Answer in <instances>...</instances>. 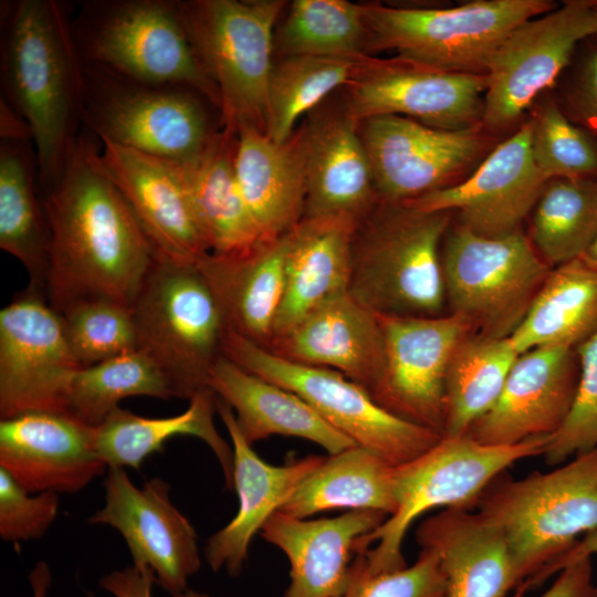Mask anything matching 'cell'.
Returning a JSON list of instances; mask_svg holds the SVG:
<instances>
[{
    "label": "cell",
    "instance_id": "cell-19",
    "mask_svg": "<svg viewBox=\"0 0 597 597\" xmlns=\"http://www.w3.org/2000/svg\"><path fill=\"white\" fill-rule=\"evenodd\" d=\"M532 121L495 146L465 179L404 201L421 211H451L459 223L484 237L520 230L547 180L531 148Z\"/></svg>",
    "mask_w": 597,
    "mask_h": 597
},
{
    "label": "cell",
    "instance_id": "cell-40",
    "mask_svg": "<svg viewBox=\"0 0 597 597\" xmlns=\"http://www.w3.org/2000/svg\"><path fill=\"white\" fill-rule=\"evenodd\" d=\"M133 396L175 398L161 371L137 349L80 368L69 388L66 411L96 427L119 407L121 400Z\"/></svg>",
    "mask_w": 597,
    "mask_h": 597
},
{
    "label": "cell",
    "instance_id": "cell-51",
    "mask_svg": "<svg viewBox=\"0 0 597 597\" xmlns=\"http://www.w3.org/2000/svg\"><path fill=\"white\" fill-rule=\"evenodd\" d=\"M50 567L44 562H39L30 573L29 580L32 589V597H45L51 586ZM90 597H95L90 594Z\"/></svg>",
    "mask_w": 597,
    "mask_h": 597
},
{
    "label": "cell",
    "instance_id": "cell-1",
    "mask_svg": "<svg viewBox=\"0 0 597 597\" xmlns=\"http://www.w3.org/2000/svg\"><path fill=\"white\" fill-rule=\"evenodd\" d=\"M97 140L81 132L61 177L42 192L50 228L44 294L57 313L94 298L133 307L155 260Z\"/></svg>",
    "mask_w": 597,
    "mask_h": 597
},
{
    "label": "cell",
    "instance_id": "cell-35",
    "mask_svg": "<svg viewBox=\"0 0 597 597\" xmlns=\"http://www.w3.org/2000/svg\"><path fill=\"white\" fill-rule=\"evenodd\" d=\"M597 331V269L583 259L553 268L525 317L509 337L519 354L575 348Z\"/></svg>",
    "mask_w": 597,
    "mask_h": 597
},
{
    "label": "cell",
    "instance_id": "cell-30",
    "mask_svg": "<svg viewBox=\"0 0 597 597\" xmlns=\"http://www.w3.org/2000/svg\"><path fill=\"white\" fill-rule=\"evenodd\" d=\"M356 224L357 220L348 216H320L303 218L291 230L272 339L347 292Z\"/></svg>",
    "mask_w": 597,
    "mask_h": 597
},
{
    "label": "cell",
    "instance_id": "cell-22",
    "mask_svg": "<svg viewBox=\"0 0 597 597\" xmlns=\"http://www.w3.org/2000/svg\"><path fill=\"white\" fill-rule=\"evenodd\" d=\"M0 468L30 493H75L107 464L94 427L65 412L30 411L0 421Z\"/></svg>",
    "mask_w": 597,
    "mask_h": 597
},
{
    "label": "cell",
    "instance_id": "cell-8",
    "mask_svg": "<svg viewBox=\"0 0 597 597\" xmlns=\"http://www.w3.org/2000/svg\"><path fill=\"white\" fill-rule=\"evenodd\" d=\"M136 349L169 383L175 398L209 388L222 355L224 322L196 263L156 258L133 304Z\"/></svg>",
    "mask_w": 597,
    "mask_h": 597
},
{
    "label": "cell",
    "instance_id": "cell-39",
    "mask_svg": "<svg viewBox=\"0 0 597 597\" xmlns=\"http://www.w3.org/2000/svg\"><path fill=\"white\" fill-rule=\"evenodd\" d=\"M532 213V244L551 266L582 258L597 239V179L554 178Z\"/></svg>",
    "mask_w": 597,
    "mask_h": 597
},
{
    "label": "cell",
    "instance_id": "cell-53",
    "mask_svg": "<svg viewBox=\"0 0 597 597\" xmlns=\"http://www.w3.org/2000/svg\"><path fill=\"white\" fill-rule=\"evenodd\" d=\"M179 597H211L210 595L208 594H205V593H199V591H196L193 589H187L181 596Z\"/></svg>",
    "mask_w": 597,
    "mask_h": 597
},
{
    "label": "cell",
    "instance_id": "cell-21",
    "mask_svg": "<svg viewBox=\"0 0 597 597\" xmlns=\"http://www.w3.org/2000/svg\"><path fill=\"white\" fill-rule=\"evenodd\" d=\"M579 370L575 348L545 346L520 354L495 404L465 434L488 444L552 437L569 413Z\"/></svg>",
    "mask_w": 597,
    "mask_h": 597
},
{
    "label": "cell",
    "instance_id": "cell-15",
    "mask_svg": "<svg viewBox=\"0 0 597 597\" xmlns=\"http://www.w3.org/2000/svg\"><path fill=\"white\" fill-rule=\"evenodd\" d=\"M379 200L404 202L460 182L485 153L491 133L481 123L441 129L395 115L359 122Z\"/></svg>",
    "mask_w": 597,
    "mask_h": 597
},
{
    "label": "cell",
    "instance_id": "cell-54",
    "mask_svg": "<svg viewBox=\"0 0 597 597\" xmlns=\"http://www.w3.org/2000/svg\"><path fill=\"white\" fill-rule=\"evenodd\" d=\"M594 597H597V584H595V588H594Z\"/></svg>",
    "mask_w": 597,
    "mask_h": 597
},
{
    "label": "cell",
    "instance_id": "cell-38",
    "mask_svg": "<svg viewBox=\"0 0 597 597\" xmlns=\"http://www.w3.org/2000/svg\"><path fill=\"white\" fill-rule=\"evenodd\" d=\"M519 355L509 337L473 332L461 341L447 370L442 437L465 434L491 409Z\"/></svg>",
    "mask_w": 597,
    "mask_h": 597
},
{
    "label": "cell",
    "instance_id": "cell-10",
    "mask_svg": "<svg viewBox=\"0 0 597 597\" xmlns=\"http://www.w3.org/2000/svg\"><path fill=\"white\" fill-rule=\"evenodd\" d=\"M83 76V126L100 142L185 164L220 132L209 101L190 87L144 83L86 63Z\"/></svg>",
    "mask_w": 597,
    "mask_h": 597
},
{
    "label": "cell",
    "instance_id": "cell-31",
    "mask_svg": "<svg viewBox=\"0 0 597 597\" xmlns=\"http://www.w3.org/2000/svg\"><path fill=\"white\" fill-rule=\"evenodd\" d=\"M208 386L232 408L241 434L252 446L271 436L306 439L328 454L356 446L300 396L244 370L224 356L214 364Z\"/></svg>",
    "mask_w": 597,
    "mask_h": 597
},
{
    "label": "cell",
    "instance_id": "cell-23",
    "mask_svg": "<svg viewBox=\"0 0 597 597\" xmlns=\"http://www.w3.org/2000/svg\"><path fill=\"white\" fill-rule=\"evenodd\" d=\"M387 517L373 510L316 520L275 512L260 533L290 562L284 597H339L349 584L354 556L367 551L363 540Z\"/></svg>",
    "mask_w": 597,
    "mask_h": 597
},
{
    "label": "cell",
    "instance_id": "cell-20",
    "mask_svg": "<svg viewBox=\"0 0 597 597\" xmlns=\"http://www.w3.org/2000/svg\"><path fill=\"white\" fill-rule=\"evenodd\" d=\"M101 160L156 258L197 263L210 253L178 163L109 142H101Z\"/></svg>",
    "mask_w": 597,
    "mask_h": 597
},
{
    "label": "cell",
    "instance_id": "cell-44",
    "mask_svg": "<svg viewBox=\"0 0 597 597\" xmlns=\"http://www.w3.org/2000/svg\"><path fill=\"white\" fill-rule=\"evenodd\" d=\"M579 379L567 418L543 453L548 465H559L597 447V331L576 347Z\"/></svg>",
    "mask_w": 597,
    "mask_h": 597
},
{
    "label": "cell",
    "instance_id": "cell-43",
    "mask_svg": "<svg viewBox=\"0 0 597 597\" xmlns=\"http://www.w3.org/2000/svg\"><path fill=\"white\" fill-rule=\"evenodd\" d=\"M531 148L534 163L548 181L554 178L597 179V139L573 123L553 100L534 111Z\"/></svg>",
    "mask_w": 597,
    "mask_h": 597
},
{
    "label": "cell",
    "instance_id": "cell-4",
    "mask_svg": "<svg viewBox=\"0 0 597 597\" xmlns=\"http://www.w3.org/2000/svg\"><path fill=\"white\" fill-rule=\"evenodd\" d=\"M475 511L502 533L526 590L584 535L597 528V447L548 472L514 480L498 476Z\"/></svg>",
    "mask_w": 597,
    "mask_h": 597
},
{
    "label": "cell",
    "instance_id": "cell-50",
    "mask_svg": "<svg viewBox=\"0 0 597 597\" xmlns=\"http://www.w3.org/2000/svg\"><path fill=\"white\" fill-rule=\"evenodd\" d=\"M597 554V528L584 535L564 556H562L547 572L546 579L557 574L570 563L582 558L593 557Z\"/></svg>",
    "mask_w": 597,
    "mask_h": 597
},
{
    "label": "cell",
    "instance_id": "cell-33",
    "mask_svg": "<svg viewBox=\"0 0 597 597\" xmlns=\"http://www.w3.org/2000/svg\"><path fill=\"white\" fill-rule=\"evenodd\" d=\"M235 144L237 132L223 125L199 157L178 163L210 253L219 255L242 252L263 241L237 182Z\"/></svg>",
    "mask_w": 597,
    "mask_h": 597
},
{
    "label": "cell",
    "instance_id": "cell-24",
    "mask_svg": "<svg viewBox=\"0 0 597 597\" xmlns=\"http://www.w3.org/2000/svg\"><path fill=\"white\" fill-rule=\"evenodd\" d=\"M216 411L226 426L233 450V488L239 498L235 516L210 536L205 558L213 572L241 573L253 536L291 498L324 457L291 459L282 465L263 461L241 434L232 408L216 396Z\"/></svg>",
    "mask_w": 597,
    "mask_h": 597
},
{
    "label": "cell",
    "instance_id": "cell-25",
    "mask_svg": "<svg viewBox=\"0 0 597 597\" xmlns=\"http://www.w3.org/2000/svg\"><path fill=\"white\" fill-rule=\"evenodd\" d=\"M305 128L304 217L348 216L357 221L379 200L359 123L343 100L313 109Z\"/></svg>",
    "mask_w": 597,
    "mask_h": 597
},
{
    "label": "cell",
    "instance_id": "cell-11",
    "mask_svg": "<svg viewBox=\"0 0 597 597\" xmlns=\"http://www.w3.org/2000/svg\"><path fill=\"white\" fill-rule=\"evenodd\" d=\"M441 264L448 313L495 338L513 334L553 269L521 229L491 238L460 223L444 235Z\"/></svg>",
    "mask_w": 597,
    "mask_h": 597
},
{
    "label": "cell",
    "instance_id": "cell-29",
    "mask_svg": "<svg viewBox=\"0 0 597 597\" xmlns=\"http://www.w3.org/2000/svg\"><path fill=\"white\" fill-rule=\"evenodd\" d=\"M290 232L242 252L208 253L196 263L226 328L263 348L271 343L283 294Z\"/></svg>",
    "mask_w": 597,
    "mask_h": 597
},
{
    "label": "cell",
    "instance_id": "cell-5",
    "mask_svg": "<svg viewBox=\"0 0 597 597\" xmlns=\"http://www.w3.org/2000/svg\"><path fill=\"white\" fill-rule=\"evenodd\" d=\"M71 27L83 63L144 83L190 87L221 113L218 88L193 50L177 1H85Z\"/></svg>",
    "mask_w": 597,
    "mask_h": 597
},
{
    "label": "cell",
    "instance_id": "cell-12",
    "mask_svg": "<svg viewBox=\"0 0 597 597\" xmlns=\"http://www.w3.org/2000/svg\"><path fill=\"white\" fill-rule=\"evenodd\" d=\"M222 355L244 370L296 394L356 446L391 465L416 459L442 438L391 415L343 374L286 360L227 328Z\"/></svg>",
    "mask_w": 597,
    "mask_h": 597
},
{
    "label": "cell",
    "instance_id": "cell-17",
    "mask_svg": "<svg viewBox=\"0 0 597 597\" xmlns=\"http://www.w3.org/2000/svg\"><path fill=\"white\" fill-rule=\"evenodd\" d=\"M103 484L105 504L88 522L117 530L133 564L149 567L171 597L181 596L201 559L196 531L170 501L169 484L153 478L137 486L118 467L107 468Z\"/></svg>",
    "mask_w": 597,
    "mask_h": 597
},
{
    "label": "cell",
    "instance_id": "cell-41",
    "mask_svg": "<svg viewBox=\"0 0 597 597\" xmlns=\"http://www.w3.org/2000/svg\"><path fill=\"white\" fill-rule=\"evenodd\" d=\"M365 46L362 4L346 0H294L274 32L281 56H355Z\"/></svg>",
    "mask_w": 597,
    "mask_h": 597
},
{
    "label": "cell",
    "instance_id": "cell-36",
    "mask_svg": "<svg viewBox=\"0 0 597 597\" xmlns=\"http://www.w3.org/2000/svg\"><path fill=\"white\" fill-rule=\"evenodd\" d=\"M396 507L395 465L353 446L324 457L280 511L298 519L332 509L373 510L389 516Z\"/></svg>",
    "mask_w": 597,
    "mask_h": 597
},
{
    "label": "cell",
    "instance_id": "cell-45",
    "mask_svg": "<svg viewBox=\"0 0 597 597\" xmlns=\"http://www.w3.org/2000/svg\"><path fill=\"white\" fill-rule=\"evenodd\" d=\"M339 597H446V580L437 554L428 548L412 565L381 573L366 569L358 553Z\"/></svg>",
    "mask_w": 597,
    "mask_h": 597
},
{
    "label": "cell",
    "instance_id": "cell-42",
    "mask_svg": "<svg viewBox=\"0 0 597 597\" xmlns=\"http://www.w3.org/2000/svg\"><path fill=\"white\" fill-rule=\"evenodd\" d=\"M69 347L81 368L136 350L133 307L94 298L59 313Z\"/></svg>",
    "mask_w": 597,
    "mask_h": 597
},
{
    "label": "cell",
    "instance_id": "cell-2",
    "mask_svg": "<svg viewBox=\"0 0 597 597\" xmlns=\"http://www.w3.org/2000/svg\"><path fill=\"white\" fill-rule=\"evenodd\" d=\"M71 22L65 2L1 3V100L31 129L42 192L61 177L82 132L83 61Z\"/></svg>",
    "mask_w": 597,
    "mask_h": 597
},
{
    "label": "cell",
    "instance_id": "cell-32",
    "mask_svg": "<svg viewBox=\"0 0 597 597\" xmlns=\"http://www.w3.org/2000/svg\"><path fill=\"white\" fill-rule=\"evenodd\" d=\"M216 394L206 388L197 392L181 413L148 418L116 408L94 427L97 453L107 467L139 469L143 461L176 436H193L206 442L217 457L226 480L233 488V450L219 434L213 422Z\"/></svg>",
    "mask_w": 597,
    "mask_h": 597
},
{
    "label": "cell",
    "instance_id": "cell-13",
    "mask_svg": "<svg viewBox=\"0 0 597 597\" xmlns=\"http://www.w3.org/2000/svg\"><path fill=\"white\" fill-rule=\"evenodd\" d=\"M593 36H597L594 0L565 1L513 29L488 66L483 127L492 134L514 125L554 85L576 48Z\"/></svg>",
    "mask_w": 597,
    "mask_h": 597
},
{
    "label": "cell",
    "instance_id": "cell-14",
    "mask_svg": "<svg viewBox=\"0 0 597 597\" xmlns=\"http://www.w3.org/2000/svg\"><path fill=\"white\" fill-rule=\"evenodd\" d=\"M76 363L62 318L33 285L0 311V417L65 412Z\"/></svg>",
    "mask_w": 597,
    "mask_h": 597
},
{
    "label": "cell",
    "instance_id": "cell-18",
    "mask_svg": "<svg viewBox=\"0 0 597 597\" xmlns=\"http://www.w3.org/2000/svg\"><path fill=\"white\" fill-rule=\"evenodd\" d=\"M486 74L442 71L400 57H373L343 88L349 114L360 121L402 116L430 127L461 129L481 123Z\"/></svg>",
    "mask_w": 597,
    "mask_h": 597
},
{
    "label": "cell",
    "instance_id": "cell-48",
    "mask_svg": "<svg viewBox=\"0 0 597 597\" xmlns=\"http://www.w3.org/2000/svg\"><path fill=\"white\" fill-rule=\"evenodd\" d=\"M591 558H582L568 564L556 574L551 586L537 597H594ZM525 590L516 588L506 597H524Z\"/></svg>",
    "mask_w": 597,
    "mask_h": 597
},
{
    "label": "cell",
    "instance_id": "cell-28",
    "mask_svg": "<svg viewBox=\"0 0 597 597\" xmlns=\"http://www.w3.org/2000/svg\"><path fill=\"white\" fill-rule=\"evenodd\" d=\"M416 537L437 554L446 597H506L519 587L502 533L478 511L443 509L420 523Z\"/></svg>",
    "mask_w": 597,
    "mask_h": 597
},
{
    "label": "cell",
    "instance_id": "cell-46",
    "mask_svg": "<svg viewBox=\"0 0 597 597\" xmlns=\"http://www.w3.org/2000/svg\"><path fill=\"white\" fill-rule=\"evenodd\" d=\"M59 494L30 493L0 468V536L7 542L40 538L59 512Z\"/></svg>",
    "mask_w": 597,
    "mask_h": 597
},
{
    "label": "cell",
    "instance_id": "cell-26",
    "mask_svg": "<svg viewBox=\"0 0 597 597\" xmlns=\"http://www.w3.org/2000/svg\"><path fill=\"white\" fill-rule=\"evenodd\" d=\"M265 349L290 362L336 370L367 392L385 363L378 315L348 292L320 305Z\"/></svg>",
    "mask_w": 597,
    "mask_h": 597
},
{
    "label": "cell",
    "instance_id": "cell-16",
    "mask_svg": "<svg viewBox=\"0 0 597 597\" xmlns=\"http://www.w3.org/2000/svg\"><path fill=\"white\" fill-rule=\"evenodd\" d=\"M385 363L368 392L391 415L442 436L446 418V377L457 346L472 325L462 316L379 315Z\"/></svg>",
    "mask_w": 597,
    "mask_h": 597
},
{
    "label": "cell",
    "instance_id": "cell-6",
    "mask_svg": "<svg viewBox=\"0 0 597 597\" xmlns=\"http://www.w3.org/2000/svg\"><path fill=\"white\" fill-rule=\"evenodd\" d=\"M551 437L514 444H488L467 434L442 437L416 459L395 467L397 507L364 538L366 569L391 572L407 566L402 543L410 525L428 511L472 509L483 491L514 463L543 455Z\"/></svg>",
    "mask_w": 597,
    "mask_h": 597
},
{
    "label": "cell",
    "instance_id": "cell-37",
    "mask_svg": "<svg viewBox=\"0 0 597 597\" xmlns=\"http://www.w3.org/2000/svg\"><path fill=\"white\" fill-rule=\"evenodd\" d=\"M373 57L369 54L281 56L271 71L265 134L274 142H285L301 117L357 78Z\"/></svg>",
    "mask_w": 597,
    "mask_h": 597
},
{
    "label": "cell",
    "instance_id": "cell-47",
    "mask_svg": "<svg viewBox=\"0 0 597 597\" xmlns=\"http://www.w3.org/2000/svg\"><path fill=\"white\" fill-rule=\"evenodd\" d=\"M562 109L573 123L597 139V44L579 59Z\"/></svg>",
    "mask_w": 597,
    "mask_h": 597
},
{
    "label": "cell",
    "instance_id": "cell-9",
    "mask_svg": "<svg viewBox=\"0 0 597 597\" xmlns=\"http://www.w3.org/2000/svg\"><path fill=\"white\" fill-rule=\"evenodd\" d=\"M193 50L218 88L222 124L265 133L282 0L177 1Z\"/></svg>",
    "mask_w": 597,
    "mask_h": 597
},
{
    "label": "cell",
    "instance_id": "cell-34",
    "mask_svg": "<svg viewBox=\"0 0 597 597\" xmlns=\"http://www.w3.org/2000/svg\"><path fill=\"white\" fill-rule=\"evenodd\" d=\"M32 145V140L28 139H1L0 248L24 266L30 277L29 284L44 293L50 228L40 198Z\"/></svg>",
    "mask_w": 597,
    "mask_h": 597
},
{
    "label": "cell",
    "instance_id": "cell-7",
    "mask_svg": "<svg viewBox=\"0 0 597 597\" xmlns=\"http://www.w3.org/2000/svg\"><path fill=\"white\" fill-rule=\"evenodd\" d=\"M556 7L551 0H474L450 8L365 3L366 53L394 51L397 57L442 71L486 74L513 29Z\"/></svg>",
    "mask_w": 597,
    "mask_h": 597
},
{
    "label": "cell",
    "instance_id": "cell-55",
    "mask_svg": "<svg viewBox=\"0 0 597 597\" xmlns=\"http://www.w3.org/2000/svg\"><path fill=\"white\" fill-rule=\"evenodd\" d=\"M596 9H597V1H596Z\"/></svg>",
    "mask_w": 597,
    "mask_h": 597
},
{
    "label": "cell",
    "instance_id": "cell-27",
    "mask_svg": "<svg viewBox=\"0 0 597 597\" xmlns=\"http://www.w3.org/2000/svg\"><path fill=\"white\" fill-rule=\"evenodd\" d=\"M234 172L243 201L263 241L290 232L304 217L305 128L282 143L253 127L237 130Z\"/></svg>",
    "mask_w": 597,
    "mask_h": 597
},
{
    "label": "cell",
    "instance_id": "cell-49",
    "mask_svg": "<svg viewBox=\"0 0 597 597\" xmlns=\"http://www.w3.org/2000/svg\"><path fill=\"white\" fill-rule=\"evenodd\" d=\"M156 584L154 572L149 567L137 565L114 570L100 579V586L114 597H151Z\"/></svg>",
    "mask_w": 597,
    "mask_h": 597
},
{
    "label": "cell",
    "instance_id": "cell-52",
    "mask_svg": "<svg viewBox=\"0 0 597 597\" xmlns=\"http://www.w3.org/2000/svg\"><path fill=\"white\" fill-rule=\"evenodd\" d=\"M580 259H583L587 264L597 269V239Z\"/></svg>",
    "mask_w": 597,
    "mask_h": 597
},
{
    "label": "cell",
    "instance_id": "cell-3",
    "mask_svg": "<svg viewBox=\"0 0 597 597\" xmlns=\"http://www.w3.org/2000/svg\"><path fill=\"white\" fill-rule=\"evenodd\" d=\"M453 216L378 200L357 221L347 292L379 315L448 313L441 249Z\"/></svg>",
    "mask_w": 597,
    "mask_h": 597
}]
</instances>
